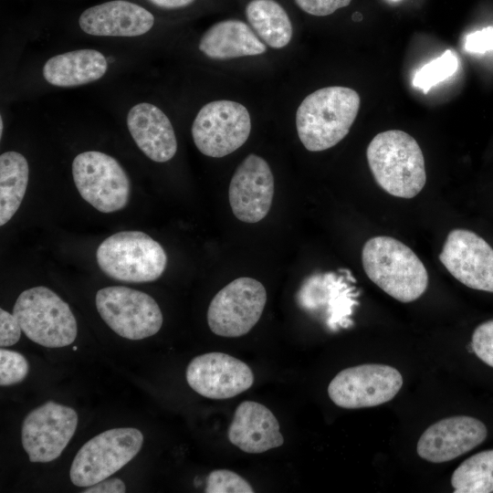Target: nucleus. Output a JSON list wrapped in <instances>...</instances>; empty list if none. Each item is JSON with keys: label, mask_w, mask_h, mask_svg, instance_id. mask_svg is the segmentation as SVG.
Instances as JSON below:
<instances>
[{"label": "nucleus", "mask_w": 493, "mask_h": 493, "mask_svg": "<svg viewBox=\"0 0 493 493\" xmlns=\"http://www.w3.org/2000/svg\"><path fill=\"white\" fill-rule=\"evenodd\" d=\"M21 327L16 316L6 310L0 309V346L7 347L18 341Z\"/></svg>", "instance_id": "obj_31"}, {"label": "nucleus", "mask_w": 493, "mask_h": 493, "mask_svg": "<svg viewBox=\"0 0 493 493\" xmlns=\"http://www.w3.org/2000/svg\"><path fill=\"white\" fill-rule=\"evenodd\" d=\"M274 176L268 163L250 153L236 167L228 188L234 215L240 221L254 224L268 214L274 196Z\"/></svg>", "instance_id": "obj_15"}, {"label": "nucleus", "mask_w": 493, "mask_h": 493, "mask_svg": "<svg viewBox=\"0 0 493 493\" xmlns=\"http://www.w3.org/2000/svg\"><path fill=\"white\" fill-rule=\"evenodd\" d=\"M366 157L375 182L389 194L409 199L424 188L423 152L410 134L400 130L378 133L370 142Z\"/></svg>", "instance_id": "obj_2"}, {"label": "nucleus", "mask_w": 493, "mask_h": 493, "mask_svg": "<svg viewBox=\"0 0 493 493\" xmlns=\"http://www.w3.org/2000/svg\"><path fill=\"white\" fill-rule=\"evenodd\" d=\"M267 303V291L258 280L238 278L211 300L207 323L216 335L236 338L249 332L259 320Z\"/></svg>", "instance_id": "obj_10"}, {"label": "nucleus", "mask_w": 493, "mask_h": 493, "mask_svg": "<svg viewBox=\"0 0 493 493\" xmlns=\"http://www.w3.org/2000/svg\"><path fill=\"white\" fill-rule=\"evenodd\" d=\"M227 436L231 444L248 454L264 453L284 443L277 417L254 401H244L236 407Z\"/></svg>", "instance_id": "obj_19"}, {"label": "nucleus", "mask_w": 493, "mask_h": 493, "mask_svg": "<svg viewBox=\"0 0 493 493\" xmlns=\"http://www.w3.org/2000/svg\"><path fill=\"white\" fill-rule=\"evenodd\" d=\"M28 362L19 352L0 350V385L8 386L22 382L28 372Z\"/></svg>", "instance_id": "obj_28"}, {"label": "nucleus", "mask_w": 493, "mask_h": 493, "mask_svg": "<svg viewBox=\"0 0 493 493\" xmlns=\"http://www.w3.org/2000/svg\"><path fill=\"white\" fill-rule=\"evenodd\" d=\"M296 301L308 313L322 317L331 330H335L337 325H349L348 316L354 304L351 288L334 273H320L307 278L297 293Z\"/></svg>", "instance_id": "obj_18"}, {"label": "nucleus", "mask_w": 493, "mask_h": 493, "mask_svg": "<svg viewBox=\"0 0 493 493\" xmlns=\"http://www.w3.org/2000/svg\"><path fill=\"white\" fill-rule=\"evenodd\" d=\"M126 123L138 148L152 161L165 163L177 152V140L166 114L157 106L140 102L127 113Z\"/></svg>", "instance_id": "obj_20"}, {"label": "nucleus", "mask_w": 493, "mask_h": 493, "mask_svg": "<svg viewBox=\"0 0 493 493\" xmlns=\"http://www.w3.org/2000/svg\"><path fill=\"white\" fill-rule=\"evenodd\" d=\"M465 47L471 53H485L493 50V27H485L467 35Z\"/></svg>", "instance_id": "obj_32"}, {"label": "nucleus", "mask_w": 493, "mask_h": 493, "mask_svg": "<svg viewBox=\"0 0 493 493\" xmlns=\"http://www.w3.org/2000/svg\"><path fill=\"white\" fill-rule=\"evenodd\" d=\"M471 347L483 362L493 367V320H487L475 329Z\"/></svg>", "instance_id": "obj_29"}, {"label": "nucleus", "mask_w": 493, "mask_h": 493, "mask_svg": "<svg viewBox=\"0 0 493 493\" xmlns=\"http://www.w3.org/2000/svg\"><path fill=\"white\" fill-rule=\"evenodd\" d=\"M71 171L81 197L100 212H116L128 204L130 180L112 156L98 151L80 152L74 158Z\"/></svg>", "instance_id": "obj_7"}, {"label": "nucleus", "mask_w": 493, "mask_h": 493, "mask_svg": "<svg viewBox=\"0 0 493 493\" xmlns=\"http://www.w3.org/2000/svg\"><path fill=\"white\" fill-rule=\"evenodd\" d=\"M457 68L456 56L447 49L440 57L423 66L414 74L413 84L427 93L432 87L453 76Z\"/></svg>", "instance_id": "obj_26"}, {"label": "nucleus", "mask_w": 493, "mask_h": 493, "mask_svg": "<svg viewBox=\"0 0 493 493\" xmlns=\"http://www.w3.org/2000/svg\"><path fill=\"white\" fill-rule=\"evenodd\" d=\"M149 5L161 10L184 9L194 5L196 0H142Z\"/></svg>", "instance_id": "obj_34"}, {"label": "nucleus", "mask_w": 493, "mask_h": 493, "mask_svg": "<svg viewBox=\"0 0 493 493\" xmlns=\"http://www.w3.org/2000/svg\"><path fill=\"white\" fill-rule=\"evenodd\" d=\"M191 131L200 152L221 158L234 152L247 141L251 119L246 108L238 102L214 100L200 109Z\"/></svg>", "instance_id": "obj_9"}, {"label": "nucleus", "mask_w": 493, "mask_h": 493, "mask_svg": "<svg viewBox=\"0 0 493 493\" xmlns=\"http://www.w3.org/2000/svg\"><path fill=\"white\" fill-rule=\"evenodd\" d=\"M451 485L455 493L493 492V449L463 461L453 472Z\"/></svg>", "instance_id": "obj_25"}, {"label": "nucleus", "mask_w": 493, "mask_h": 493, "mask_svg": "<svg viewBox=\"0 0 493 493\" xmlns=\"http://www.w3.org/2000/svg\"><path fill=\"white\" fill-rule=\"evenodd\" d=\"M189 386L198 394L215 400L234 397L254 383L251 368L224 352H207L194 357L186 368Z\"/></svg>", "instance_id": "obj_14"}, {"label": "nucleus", "mask_w": 493, "mask_h": 493, "mask_svg": "<svg viewBox=\"0 0 493 493\" xmlns=\"http://www.w3.org/2000/svg\"><path fill=\"white\" fill-rule=\"evenodd\" d=\"M77 22L79 29L89 36L136 37L151 31L156 18L142 4L109 0L82 10Z\"/></svg>", "instance_id": "obj_16"}, {"label": "nucleus", "mask_w": 493, "mask_h": 493, "mask_svg": "<svg viewBox=\"0 0 493 493\" xmlns=\"http://www.w3.org/2000/svg\"><path fill=\"white\" fill-rule=\"evenodd\" d=\"M107 69L108 60L101 52L81 48L48 58L42 68V75L53 86L73 88L99 80Z\"/></svg>", "instance_id": "obj_22"}, {"label": "nucleus", "mask_w": 493, "mask_h": 493, "mask_svg": "<svg viewBox=\"0 0 493 493\" xmlns=\"http://www.w3.org/2000/svg\"><path fill=\"white\" fill-rule=\"evenodd\" d=\"M125 491V484L117 477L103 479L83 490L85 493H123Z\"/></svg>", "instance_id": "obj_33"}, {"label": "nucleus", "mask_w": 493, "mask_h": 493, "mask_svg": "<svg viewBox=\"0 0 493 493\" xmlns=\"http://www.w3.org/2000/svg\"><path fill=\"white\" fill-rule=\"evenodd\" d=\"M29 167L20 152L9 151L0 155V226L18 210L28 183Z\"/></svg>", "instance_id": "obj_24"}, {"label": "nucleus", "mask_w": 493, "mask_h": 493, "mask_svg": "<svg viewBox=\"0 0 493 493\" xmlns=\"http://www.w3.org/2000/svg\"><path fill=\"white\" fill-rule=\"evenodd\" d=\"M206 493H252V486L238 474L227 469L209 473L205 481Z\"/></svg>", "instance_id": "obj_27"}, {"label": "nucleus", "mask_w": 493, "mask_h": 493, "mask_svg": "<svg viewBox=\"0 0 493 493\" xmlns=\"http://www.w3.org/2000/svg\"><path fill=\"white\" fill-rule=\"evenodd\" d=\"M3 129H4V127H3V118H2V116H1V117H0V137H1V138H2V136H3Z\"/></svg>", "instance_id": "obj_35"}, {"label": "nucleus", "mask_w": 493, "mask_h": 493, "mask_svg": "<svg viewBox=\"0 0 493 493\" xmlns=\"http://www.w3.org/2000/svg\"><path fill=\"white\" fill-rule=\"evenodd\" d=\"M367 277L401 302L420 298L428 286V273L421 259L396 238L379 236L368 239L362 251Z\"/></svg>", "instance_id": "obj_3"}, {"label": "nucleus", "mask_w": 493, "mask_h": 493, "mask_svg": "<svg viewBox=\"0 0 493 493\" xmlns=\"http://www.w3.org/2000/svg\"><path fill=\"white\" fill-rule=\"evenodd\" d=\"M296 5L304 12L316 16H326L336 10L350 5L351 0H294Z\"/></svg>", "instance_id": "obj_30"}, {"label": "nucleus", "mask_w": 493, "mask_h": 493, "mask_svg": "<svg viewBox=\"0 0 493 493\" xmlns=\"http://www.w3.org/2000/svg\"><path fill=\"white\" fill-rule=\"evenodd\" d=\"M78 425L76 411L49 401L32 410L25 418L21 440L31 462L57 459L72 438Z\"/></svg>", "instance_id": "obj_12"}, {"label": "nucleus", "mask_w": 493, "mask_h": 493, "mask_svg": "<svg viewBox=\"0 0 493 493\" xmlns=\"http://www.w3.org/2000/svg\"><path fill=\"white\" fill-rule=\"evenodd\" d=\"M96 307L101 319L118 335L142 340L156 334L163 325V313L148 294L123 286L98 290Z\"/></svg>", "instance_id": "obj_8"}, {"label": "nucleus", "mask_w": 493, "mask_h": 493, "mask_svg": "<svg viewBox=\"0 0 493 493\" xmlns=\"http://www.w3.org/2000/svg\"><path fill=\"white\" fill-rule=\"evenodd\" d=\"M402 385L397 369L386 364H360L338 372L328 386V394L341 408L373 407L391 401Z\"/></svg>", "instance_id": "obj_11"}, {"label": "nucleus", "mask_w": 493, "mask_h": 493, "mask_svg": "<svg viewBox=\"0 0 493 493\" xmlns=\"http://www.w3.org/2000/svg\"><path fill=\"white\" fill-rule=\"evenodd\" d=\"M487 435V427L478 419L451 416L431 425L420 436L416 451L426 461L447 462L471 451Z\"/></svg>", "instance_id": "obj_17"}, {"label": "nucleus", "mask_w": 493, "mask_h": 493, "mask_svg": "<svg viewBox=\"0 0 493 493\" xmlns=\"http://www.w3.org/2000/svg\"><path fill=\"white\" fill-rule=\"evenodd\" d=\"M246 16L255 33L270 47L282 48L292 37V25L285 9L275 0H251Z\"/></svg>", "instance_id": "obj_23"}, {"label": "nucleus", "mask_w": 493, "mask_h": 493, "mask_svg": "<svg viewBox=\"0 0 493 493\" xmlns=\"http://www.w3.org/2000/svg\"><path fill=\"white\" fill-rule=\"evenodd\" d=\"M198 48L205 57L217 60L257 56L267 51L252 27L237 19L214 24L201 37Z\"/></svg>", "instance_id": "obj_21"}, {"label": "nucleus", "mask_w": 493, "mask_h": 493, "mask_svg": "<svg viewBox=\"0 0 493 493\" xmlns=\"http://www.w3.org/2000/svg\"><path fill=\"white\" fill-rule=\"evenodd\" d=\"M361 104L357 91L330 86L308 95L296 112V127L303 146L310 152L328 150L350 131Z\"/></svg>", "instance_id": "obj_1"}, {"label": "nucleus", "mask_w": 493, "mask_h": 493, "mask_svg": "<svg viewBox=\"0 0 493 493\" xmlns=\"http://www.w3.org/2000/svg\"><path fill=\"white\" fill-rule=\"evenodd\" d=\"M100 269L114 279L142 283L159 278L165 270L163 247L141 231H121L104 239L98 246Z\"/></svg>", "instance_id": "obj_4"}, {"label": "nucleus", "mask_w": 493, "mask_h": 493, "mask_svg": "<svg viewBox=\"0 0 493 493\" xmlns=\"http://www.w3.org/2000/svg\"><path fill=\"white\" fill-rule=\"evenodd\" d=\"M13 314L26 336L42 346L65 347L77 337V321L68 304L46 287L24 290Z\"/></svg>", "instance_id": "obj_5"}, {"label": "nucleus", "mask_w": 493, "mask_h": 493, "mask_svg": "<svg viewBox=\"0 0 493 493\" xmlns=\"http://www.w3.org/2000/svg\"><path fill=\"white\" fill-rule=\"evenodd\" d=\"M439 260L463 285L493 292V248L476 233L463 228L451 230Z\"/></svg>", "instance_id": "obj_13"}, {"label": "nucleus", "mask_w": 493, "mask_h": 493, "mask_svg": "<svg viewBox=\"0 0 493 493\" xmlns=\"http://www.w3.org/2000/svg\"><path fill=\"white\" fill-rule=\"evenodd\" d=\"M142 443L143 435L136 428H113L99 434L75 456L69 471L71 482L85 488L108 478L139 453Z\"/></svg>", "instance_id": "obj_6"}]
</instances>
